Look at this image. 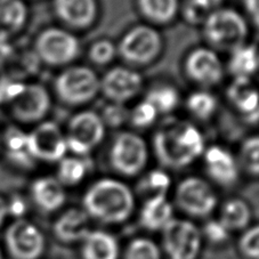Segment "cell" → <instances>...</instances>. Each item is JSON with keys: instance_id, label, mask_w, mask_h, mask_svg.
<instances>
[{"instance_id": "5bb4252c", "label": "cell", "mask_w": 259, "mask_h": 259, "mask_svg": "<svg viewBox=\"0 0 259 259\" xmlns=\"http://www.w3.org/2000/svg\"><path fill=\"white\" fill-rule=\"evenodd\" d=\"M143 86V79L136 71L126 68L110 70L101 80V91L113 103H122L137 95Z\"/></svg>"}, {"instance_id": "8992f818", "label": "cell", "mask_w": 259, "mask_h": 259, "mask_svg": "<svg viewBox=\"0 0 259 259\" xmlns=\"http://www.w3.org/2000/svg\"><path fill=\"white\" fill-rule=\"evenodd\" d=\"M162 48V39L157 30L147 25H138L121 39L119 53L127 62L147 64L157 59Z\"/></svg>"}, {"instance_id": "603a6c76", "label": "cell", "mask_w": 259, "mask_h": 259, "mask_svg": "<svg viewBox=\"0 0 259 259\" xmlns=\"http://www.w3.org/2000/svg\"><path fill=\"white\" fill-rule=\"evenodd\" d=\"M259 66V55L256 49L243 45L232 52L229 63L230 72L235 78H250Z\"/></svg>"}, {"instance_id": "52a82bcc", "label": "cell", "mask_w": 259, "mask_h": 259, "mask_svg": "<svg viewBox=\"0 0 259 259\" xmlns=\"http://www.w3.org/2000/svg\"><path fill=\"white\" fill-rule=\"evenodd\" d=\"M111 163L124 176L140 174L147 162V147L141 136L123 133L115 138L111 149Z\"/></svg>"}, {"instance_id": "ac0fdd59", "label": "cell", "mask_w": 259, "mask_h": 259, "mask_svg": "<svg viewBox=\"0 0 259 259\" xmlns=\"http://www.w3.org/2000/svg\"><path fill=\"white\" fill-rule=\"evenodd\" d=\"M33 200L45 211H55L65 202V191L59 180L40 177L31 187Z\"/></svg>"}, {"instance_id": "7402d4cb", "label": "cell", "mask_w": 259, "mask_h": 259, "mask_svg": "<svg viewBox=\"0 0 259 259\" xmlns=\"http://www.w3.org/2000/svg\"><path fill=\"white\" fill-rule=\"evenodd\" d=\"M84 259H118V243L105 232H91L83 240Z\"/></svg>"}, {"instance_id": "d6a6232c", "label": "cell", "mask_w": 259, "mask_h": 259, "mask_svg": "<svg viewBox=\"0 0 259 259\" xmlns=\"http://www.w3.org/2000/svg\"><path fill=\"white\" fill-rule=\"evenodd\" d=\"M211 8L208 0H189L184 6V16L191 24L204 23L211 14Z\"/></svg>"}, {"instance_id": "836d02e7", "label": "cell", "mask_w": 259, "mask_h": 259, "mask_svg": "<svg viewBox=\"0 0 259 259\" xmlns=\"http://www.w3.org/2000/svg\"><path fill=\"white\" fill-rule=\"evenodd\" d=\"M158 111L155 110L153 105L146 100L137 104L132 113H129V117L132 119V122L135 127L146 128L153 124L158 117Z\"/></svg>"}, {"instance_id": "d4e9b609", "label": "cell", "mask_w": 259, "mask_h": 259, "mask_svg": "<svg viewBox=\"0 0 259 259\" xmlns=\"http://www.w3.org/2000/svg\"><path fill=\"white\" fill-rule=\"evenodd\" d=\"M26 8L21 0H0V29L16 32L24 25Z\"/></svg>"}, {"instance_id": "8d00e7d4", "label": "cell", "mask_w": 259, "mask_h": 259, "mask_svg": "<svg viewBox=\"0 0 259 259\" xmlns=\"http://www.w3.org/2000/svg\"><path fill=\"white\" fill-rule=\"evenodd\" d=\"M128 117L129 112L122 104L113 103V104L108 105L104 109L103 117H101V119L104 124H108L111 127H119L126 121Z\"/></svg>"}, {"instance_id": "4316f807", "label": "cell", "mask_w": 259, "mask_h": 259, "mask_svg": "<svg viewBox=\"0 0 259 259\" xmlns=\"http://www.w3.org/2000/svg\"><path fill=\"white\" fill-rule=\"evenodd\" d=\"M6 145L10 157L22 166H31L33 157L30 153L28 135L17 128H11L6 134Z\"/></svg>"}, {"instance_id": "d590c367", "label": "cell", "mask_w": 259, "mask_h": 259, "mask_svg": "<svg viewBox=\"0 0 259 259\" xmlns=\"http://www.w3.org/2000/svg\"><path fill=\"white\" fill-rule=\"evenodd\" d=\"M115 54H117V47L110 40H98L89 51V57L97 65L109 64L113 61Z\"/></svg>"}, {"instance_id": "2e32d148", "label": "cell", "mask_w": 259, "mask_h": 259, "mask_svg": "<svg viewBox=\"0 0 259 259\" xmlns=\"http://www.w3.org/2000/svg\"><path fill=\"white\" fill-rule=\"evenodd\" d=\"M204 164L208 175L223 186H232L239 180V166L229 150L212 145L204 150Z\"/></svg>"}, {"instance_id": "d6986e66", "label": "cell", "mask_w": 259, "mask_h": 259, "mask_svg": "<svg viewBox=\"0 0 259 259\" xmlns=\"http://www.w3.org/2000/svg\"><path fill=\"white\" fill-rule=\"evenodd\" d=\"M55 233L65 242L84 240L91 233L89 216L86 211L79 209H71L63 213L55 224Z\"/></svg>"}, {"instance_id": "60d3db41", "label": "cell", "mask_w": 259, "mask_h": 259, "mask_svg": "<svg viewBox=\"0 0 259 259\" xmlns=\"http://www.w3.org/2000/svg\"><path fill=\"white\" fill-rule=\"evenodd\" d=\"M8 210H11L12 213H14L16 216H20L21 213H23L25 210V204L20 201V202H13L10 207H8Z\"/></svg>"}, {"instance_id": "e575fe53", "label": "cell", "mask_w": 259, "mask_h": 259, "mask_svg": "<svg viewBox=\"0 0 259 259\" xmlns=\"http://www.w3.org/2000/svg\"><path fill=\"white\" fill-rule=\"evenodd\" d=\"M127 259H160V251L152 241L137 239L129 245Z\"/></svg>"}, {"instance_id": "e0dca14e", "label": "cell", "mask_w": 259, "mask_h": 259, "mask_svg": "<svg viewBox=\"0 0 259 259\" xmlns=\"http://www.w3.org/2000/svg\"><path fill=\"white\" fill-rule=\"evenodd\" d=\"M55 11L64 23L78 29L92 25L97 15L95 0H55Z\"/></svg>"}, {"instance_id": "7a4b0ae2", "label": "cell", "mask_w": 259, "mask_h": 259, "mask_svg": "<svg viewBox=\"0 0 259 259\" xmlns=\"http://www.w3.org/2000/svg\"><path fill=\"white\" fill-rule=\"evenodd\" d=\"M132 190L122 182L101 180L91 186L83 198L84 210L88 216L104 223H121L134 210Z\"/></svg>"}, {"instance_id": "83f0119b", "label": "cell", "mask_w": 259, "mask_h": 259, "mask_svg": "<svg viewBox=\"0 0 259 259\" xmlns=\"http://www.w3.org/2000/svg\"><path fill=\"white\" fill-rule=\"evenodd\" d=\"M87 171L88 166L82 159L64 157L60 161L59 171H57L59 178L57 180L62 185H77L83 181V178L87 175Z\"/></svg>"}, {"instance_id": "5b68a950", "label": "cell", "mask_w": 259, "mask_h": 259, "mask_svg": "<svg viewBox=\"0 0 259 259\" xmlns=\"http://www.w3.org/2000/svg\"><path fill=\"white\" fill-rule=\"evenodd\" d=\"M105 135V124L100 115L83 111L71 119L65 135L68 150L77 155H86L101 144Z\"/></svg>"}, {"instance_id": "1f68e13d", "label": "cell", "mask_w": 259, "mask_h": 259, "mask_svg": "<svg viewBox=\"0 0 259 259\" xmlns=\"http://www.w3.org/2000/svg\"><path fill=\"white\" fill-rule=\"evenodd\" d=\"M170 185L171 181L167 172L162 170H154L149 172L143 178L140 184V190L152 193L151 196L166 195Z\"/></svg>"}, {"instance_id": "6da1fadb", "label": "cell", "mask_w": 259, "mask_h": 259, "mask_svg": "<svg viewBox=\"0 0 259 259\" xmlns=\"http://www.w3.org/2000/svg\"><path fill=\"white\" fill-rule=\"evenodd\" d=\"M155 155L164 167L189 166L204 152V138L198 127L185 121H172L159 129L153 140Z\"/></svg>"}, {"instance_id": "f1b7e54d", "label": "cell", "mask_w": 259, "mask_h": 259, "mask_svg": "<svg viewBox=\"0 0 259 259\" xmlns=\"http://www.w3.org/2000/svg\"><path fill=\"white\" fill-rule=\"evenodd\" d=\"M145 100L154 106L158 113H169L178 106L180 94L171 86H159L152 88Z\"/></svg>"}, {"instance_id": "74e56055", "label": "cell", "mask_w": 259, "mask_h": 259, "mask_svg": "<svg viewBox=\"0 0 259 259\" xmlns=\"http://www.w3.org/2000/svg\"><path fill=\"white\" fill-rule=\"evenodd\" d=\"M243 252L252 259H259V225L250 229L241 239Z\"/></svg>"}, {"instance_id": "44dd1931", "label": "cell", "mask_w": 259, "mask_h": 259, "mask_svg": "<svg viewBox=\"0 0 259 259\" xmlns=\"http://www.w3.org/2000/svg\"><path fill=\"white\" fill-rule=\"evenodd\" d=\"M172 220V207L166 195L151 196L141 211L142 225L149 230H163Z\"/></svg>"}, {"instance_id": "3957f363", "label": "cell", "mask_w": 259, "mask_h": 259, "mask_svg": "<svg viewBox=\"0 0 259 259\" xmlns=\"http://www.w3.org/2000/svg\"><path fill=\"white\" fill-rule=\"evenodd\" d=\"M203 24L205 38L218 49L233 52L243 46L247 39V22L233 10L211 12Z\"/></svg>"}, {"instance_id": "ba28073f", "label": "cell", "mask_w": 259, "mask_h": 259, "mask_svg": "<svg viewBox=\"0 0 259 259\" xmlns=\"http://www.w3.org/2000/svg\"><path fill=\"white\" fill-rule=\"evenodd\" d=\"M37 52L45 63L65 65L79 55L78 39L66 31L57 28L45 30L37 40Z\"/></svg>"}, {"instance_id": "4dcf8cb0", "label": "cell", "mask_w": 259, "mask_h": 259, "mask_svg": "<svg viewBox=\"0 0 259 259\" xmlns=\"http://www.w3.org/2000/svg\"><path fill=\"white\" fill-rule=\"evenodd\" d=\"M240 161L250 175L259 176V135L243 142L240 150Z\"/></svg>"}, {"instance_id": "ffe728a7", "label": "cell", "mask_w": 259, "mask_h": 259, "mask_svg": "<svg viewBox=\"0 0 259 259\" xmlns=\"http://www.w3.org/2000/svg\"><path fill=\"white\" fill-rule=\"evenodd\" d=\"M227 96L236 109L244 114H257L259 92L249 78H235L227 89Z\"/></svg>"}, {"instance_id": "ab89813d", "label": "cell", "mask_w": 259, "mask_h": 259, "mask_svg": "<svg viewBox=\"0 0 259 259\" xmlns=\"http://www.w3.org/2000/svg\"><path fill=\"white\" fill-rule=\"evenodd\" d=\"M244 5L253 23L259 28V0H244Z\"/></svg>"}, {"instance_id": "277c9868", "label": "cell", "mask_w": 259, "mask_h": 259, "mask_svg": "<svg viewBox=\"0 0 259 259\" xmlns=\"http://www.w3.org/2000/svg\"><path fill=\"white\" fill-rule=\"evenodd\" d=\"M56 93L70 105H81L91 102L101 91V80L86 66H73L62 72L55 82Z\"/></svg>"}, {"instance_id": "f35d334b", "label": "cell", "mask_w": 259, "mask_h": 259, "mask_svg": "<svg viewBox=\"0 0 259 259\" xmlns=\"http://www.w3.org/2000/svg\"><path fill=\"white\" fill-rule=\"evenodd\" d=\"M204 232L208 238L216 243L225 241L227 238H229V234H230V231L227 230L220 221L209 222L204 227Z\"/></svg>"}, {"instance_id": "cb8c5ba5", "label": "cell", "mask_w": 259, "mask_h": 259, "mask_svg": "<svg viewBox=\"0 0 259 259\" xmlns=\"http://www.w3.org/2000/svg\"><path fill=\"white\" fill-rule=\"evenodd\" d=\"M140 8L146 19L166 24L177 15L178 0H140Z\"/></svg>"}, {"instance_id": "b9f144b4", "label": "cell", "mask_w": 259, "mask_h": 259, "mask_svg": "<svg viewBox=\"0 0 259 259\" xmlns=\"http://www.w3.org/2000/svg\"><path fill=\"white\" fill-rule=\"evenodd\" d=\"M7 213H8V205L6 204L5 200L0 198V225H2L4 221H5Z\"/></svg>"}, {"instance_id": "ee69618b", "label": "cell", "mask_w": 259, "mask_h": 259, "mask_svg": "<svg viewBox=\"0 0 259 259\" xmlns=\"http://www.w3.org/2000/svg\"><path fill=\"white\" fill-rule=\"evenodd\" d=\"M0 259H2V253H0Z\"/></svg>"}, {"instance_id": "30bf717a", "label": "cell", "mask_w": 259, "mask_h": 259, "mask_svg": "<svg viewBox=\"0 0 259 259\" xmlns=\"http://www.w3.org/2000/svg\"><path fill=\"white\" fill-rule=\"evenodd\" d=\"M30 153L35 160L54 162L65 157L68 145L65 135L55 122H44L28 135Z\"/></svg>"}, {"instance_id": "9a60e30c", "label": "cell", "mask_w": 259, "mask_h": 259, "mask_svg": "<svg viewBox=\"0 0 259 259\" xmlns=\"http://www.w3.org/2000/svg\"><path fill=\"white\" fill-rule=\"evenodd\" d=\"M186 72L195 82L203 86H212L222 81L224 70L215 52L207 48H198L186 60Z\"/></svg>"}, {"instance_id": "f6af8a7d", "label": "cell", "mask_w": 259, "mask_h": 259, "mask_svg": "<svg viewBox=\"0 0 259 259\" xmlns=\"http://www.w3.org/2000/svg\"><path fill=\"white\" fill-rule=\"evenodd\" d=\"M257 114H259V110H258V112H257Z\"/></svg>"}, {"instance_id": "4fadbf2b", "label": "cell", "mask_w": 259, "mask_h": 259, "mask_svg": "<svg viewBox=\"0 0 259 259\" xmlns=\"http://www.w3.org/2000/svg\"><path fill=\"white\" fill-rule=\"evenodd\" d=\"M51 109V97L40 84H29L14 97L13 114L20 121L35 122L41 120Z\"/></svg>"}, {"instance_id": "7bdbcfd3", "label": "cell", "mask_w": 259, "mask_h": 259, "mask_svg": "<svg viewBox=\"0 0 259 259\" xmlns=\"http://www.w3.org/2000/svg\"><path fill=\"white\" fill-rule=\"evenodd\" d=\"M208 2H209V3H210V4H211V5L213 6V5H217V4H218V3H221V2H222V0H208Z\"/></svg>"}, {"instance_id": "484cf974", "label": "cell", "mask_w": 259, "mask_h": 259, "mask_svg": "<svg viewBox=\"0 0 259 259\" xmlns=\"http://www.w3.org/2000/svg\"><path fill=\"white\" fill-rule=\"evenodd\" d=\"M251 212L248 204L240 199L227 201L223 205L221 212V223L229 231L243 229L248 225Z\"/></svg>"}, {"instance_id": "8fae6325", "label": "cell", "mask_w": 259, "mask_h": 259, "mask_svg": "<svg viewBox=\"0 0 259 259\" xmlns=\"http://www.w3.org/2000/svg\"><path fill=\"white\" fill-rule=\"evenodd\" d=\"M176 201L190 215L203 217L216 208L217 196L207 182L198 177H189L177 186Z\"/></svg>"}, {"instance_id": "9c48e42d", "label": "cell", "mask_w": 259, "mask_h": 259, "mask_svg": "<svg viewBox=\"0 0 259 259\" xmlns=\"http://www.w3.org/2000/svg\"><path fill=\"white\" fill-rule=\"evenodd\" d=\"M163 243L171 259H194L201 245V234L194 224L171 220L163 229Z\"/></svg>"}, {"instance_id": "f546056e", "label": "cell", "mask_w": 259, "mask_h": 259, "mask_svg": "<svg viewBox=\"0 0 259 259\" xmlns=\"http://www.w3.org/2000/svg\"><path fill=\"white\" fill-rule=\"evenodd\" d=\"M186 105L195 118L207 120L216 112L218 103L212 94L208 92H196L189 97Z\"/></svg>"}, {"instance_id": "7c38bea8", "label": "cell", "mask_w": 259, "mask_h": 259, "mask_svg": "<svg viewBox=\"0 0 259 259\" xmlns=\"http://www.w3.org/2000/svg\"><path fill=\"white\" fill-rule=\"evenodd\" d=\"M6 243L15 259H37L44 251L45 239L32 223L19 220L8 227Z\"/></svg>"}]
</instances>
